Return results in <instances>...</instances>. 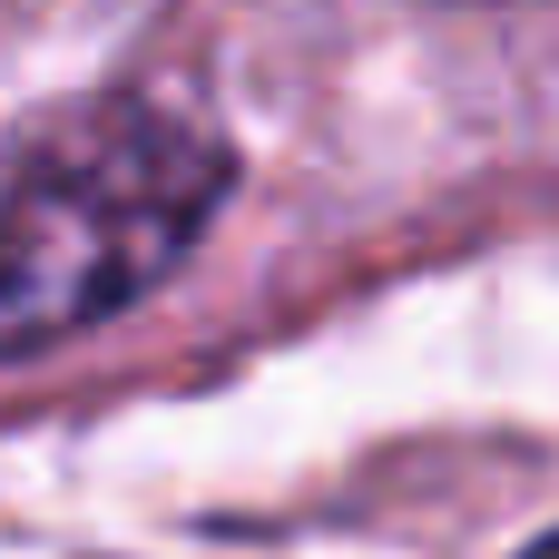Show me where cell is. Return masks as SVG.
<instances>
[{"label": "cell", "instance_id": "1", "mask_svg": "<svg viewBox=\"0 0 559 559\" xmlns=\"http://www.w3.org/2000/svg\"><path fill=\"white\" fill-rule=\"evenodd\" d=\"M236 187L226 138L157 98H88L49 118L0 177V364L98 334L157 295Z\"/></svg>", "mask_w": 559, "mask_h": 559}]
</instances>
